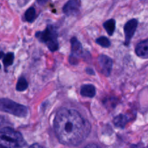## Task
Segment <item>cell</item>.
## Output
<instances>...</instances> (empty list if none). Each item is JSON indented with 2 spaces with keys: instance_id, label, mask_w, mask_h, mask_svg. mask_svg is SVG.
<instances>
[{
  "instance_id": "obj_1",
  "label": "cell",
  "mask_w": 148,
  "mask_h": 148,
  "mask_svg": "<svg viewBox=\"0 0 148 148\" xmlns=\"http://www.w3.org/2000/svg\"><path fill=\"white\" fill-rule=\"evenodd\" d=\"M55 133L62 144L77 146L88 136L90 123L79 112L63 107L56 113L53 120Z\"/></svg>"
},
{
  "instance_id": "obj_2",
  "label": "cell",
  "mask_w": 148,
  "mask_h": 148,
  "mask_svg": "<svg viewBox=\"0 0 148 148\" xmlns=\"http://www.w3.org/2000/svg\"><path fill=\"white\" fill-rule=\"evenodd\" d=\"M26 142L20 132L10 127L0 129V148H25Z\"/></svg>"
},
{
  "instance_id": "obj_3",
  "label": "cell",
  "mask_w": 148,
  "mask_h": 148,
  "mask_svg": "<svg viewBox=\"0 0 148 148\" xmlns=\"http://www.w3.org/2000/svg\"><path fill=\"white\" fill-rule=\"evenodd\" d=\"M36 36L40 41L43 42L51 52H55L59 49L58 43V32L53 26H48L43 31H38Z\"/></svg>"
},
{
  "instance_id": "obj_4",
  "label": "cell",
  "mask_w": 148,
  "mask_h": 148,
  "mask_svg": "<svg viewBox=\"0 0 148 148\" xmlns=\"http://www.w3.org/2000/svg\"><path fill=\"white\" fill-rule=\"evenodd\" d=\"M0 111L10 113L14 116L25 118L27 115V107L23 104H18L7 98L0 99Z\"/></svg>"
},
{
  "instance_id": "obj_5",
  "label": "cell",
  "mask_w": 148,
  "mask_h": 148,
  "mask_svg": "<svg viewBox=\"0 0 148 148\" xmlns=\"http://www.w3.org/2000/svg\"><path fill=\"white\" fill-rule=\"evenodd\" d=\"M71 51L72 54L69 57V62L71 64L75 65L77 62V58L82 53V44L75 37L72 38L71 39Z\"/></svg>"
},
{
  "instance_id": "obj_6",
  "label": "cell",
  "mask_w": 148,
  "mask_h": 148,
  "mask_svg": "<svg viewBox=\"0 0 148 148\" xmlns=\"http://www.w3.org/2000/svg\"><path fill=\"white\" fill-rule=\"evenodd\" d=\"M137 25H138V21L136 19H132L129 20L125 24L124 27V36H125V44L126 46H128L130 44L131 39H132L133 36L134 35L136 30H137Z\"/></svg>"
},
{
  "instance_id": "obj_7",
  "label": "cell",
  "mask_w": 148,
  "mask_h": 148,
  "mask_svg": "<svg viewBox=\"0 0 148 148\" xmlns=\"http://www.w3.org/2000/svg\"><path fill=\"white\" fill-rule=\"evenodd\" d=\"M98 62L102 69L103 73L107 76L110 75L113 67L112 59L105 55H101L98 57Z\"/></svg>"
},
{
  "instance_id": "obj_8",
  "label": "cell",
  "mask_w": 148,
  "mask_h": 148,
  "mask_svg": "<svg viewBox=\"0 0 148 148\" xmlns=\"http://www.w3.org/2000/svg\"><path fill=\"white\" fill-rule=\"evenodd\" d=\"M79 10V2L78 0H69L63 7V12L66 16L76 15Z\"/></svg>"
},
{
  "instance_id": "obj_9",
  "label": "cell",
  "mask_w": 148,
  "mask_h": 148,
  "mask_svg": "<svg viewBox=\"0 0 148 148\" xmlns=\"http://www.w3.org/2000/svg\"><path fill=\"white\" fill-rule=\"evenodd\" d=\"M135 52L137 56L147 59L148 57V40L143 41L137 45L135 49Z\"/></svg>"
},
{
  "instance_id": "obj_10",
  "label": "cell",
  "mask_w": 148,
  "mask_h": 148,
  "mask_svg": "<svg viewBox=\"0 0 148 148\" xmlns=\"http://www.w3.org/2000/svg\"><path fill=\"white\" fill-rule=\"evenodd\" d=\"M80 94L81 95L85 97H95V94H96V90H95V87L92 84H85L81 86L80 89Z\"/></svg>"
},
{
  "instance_id": "obj_11",
  "label": "cell",
  "mask_w": 148,
  "mask_h": 148,
  "mask_svg": "<svg viewBox=\"0 0 148 148\" xmlns=\"http://www.w3.org/2000/svg\"><path fill=\"white\" fill-rule=\"evenodd\" d=\"M130 120V118L127 115L120 114L114 118V123L116 126L120 128L125 127L126 125Z\"/></svg>"
},
{
  "instance_id": "obj_12",
  "label": "cell",
  "mask_w": 148,
  "mask_h": 148,
  "mask_svg": "<svg viewBox=\"0 0 148 148\" xmlns=\"http://www.w3.org/2000/svg\"><path fill=\"white\" fill-rule=\"evenodd\" d=\"M104 28L106 29L107 33L109 36H112L113 33L115 31L116 28V21L114 19H110L104 23L103 24Z\"/></svg>"
},
{
  "instance_id": "obj_13",
  "label": "cell",
  "mask_w": 148,
  "mask_h": 148,
  "mask_svg": "<svg viewBox=\"0 0 148 148\" xmlns=\"http://www.w3.org/2000/svg\"><path fill=\"white\" fill-rule=\"evenodd\" d=\"M27 86H28V84H27V81L25 79V78L23 76L20 77L17 83L16 89L19 91H23L27 89Z\"/></svg>"
},
{
  "instance_id": "obj_14",
  "label": "cell",
  "mask_w": 148,
  "mask_h": 148,
  "mask_svg": "<svg viewBox=\"0 0 148 148\" xmlns=\"http://www.w3.org/2000/svg\"><path fill=\"white\" fill-rule=\"evenodd\" d=\"M36 16V10H35L34 7H31L29 9H27V11L25 13V20H27L29 23H31L33 20H35Z\"/></svg>"
},
{
  "instance_id": "obj_15",
  "label": "cell",
  "mask_w": 148,
  "mask_h": 148,
  "mask_svg": "<svg viewBox=\"0 0 148 148\" xmlns=\"http://www.w3.org/2000/svg\"><path fill=\"white\" fill-rule=\"evenodd\" d=\"M14 58V55L12 52H9V53L6 54L4 56V59H3V63H4V68H7L10 65H12Z\"/></svg>"
},
{
  "instance_id": "obj_16",
  "label": "cell",
  "mask_w": 148,
  "mask_h": 148,
  "mask_svg": "<svg viewBox=\"0 0 148 148\" xmlns=\"http://www.w3.org/2000/svg\"><path fill=\"white\" fill-rule=\"evenodd\" d=\"M96 43L98 44H99L100 46H103V47H109L111 46V41H109V39H108L106 36H101V37L98 38L96 39Z\"/></svg>"
},
{
  "instance_id": "obj_17",
  "label": "cell",
  "mask_w": 148,
  "mask_h": 148,
  "mask_svg": "<svg viewBox=\"0 0 148 148\" xmlns=\"http://www.w3.org/2000/svg\"><path fill=\"white\" fill-rule=\"evenodd\" d=\"M84 148H101L98 145H95V144H89L87 146H85Z\"/></svg>"
},
{
  "instance_id": "obj_18",
  "label": "cell",
  "mask_w": 148,
  "mask_h": 148,
  "mask_svg": "<svg viewBox=\"0 0 148 148\" xmlns=\"http://www.w3.org/2000/svg\"><path fill=\"white\" fill-rule=\"evenodd\" d=\"M28 148H43V147L40 146V145H38V144H33V145H32L31 146L29 147Z\"/></svg>"
},
{
  "instance_id": "obj_19",
  "label": "cell",
  "mask_w": 148,
  "mask_h": 148,
  "mask_svg": "<svg viewBox=\"0 0 148 148\" xmlns=\"http://www.w3.org/2000/svg\"><path fill=\"white\" fill-rule=\"evenodd\" d=\"M86 71L88 74H90V75H94V74H95V73H94L93 70H92V68H88Z\"/></svg>"
},
{
  "instance_id": "obj_20",
  "label": "cell",
  "mask_w": 148,
  "mask_h": 148,
  "mask_svg": "<svg viewBox=\"0 0 148 148\" xmlns=\"http://www.w3.org/2000/svg\"><path fill=\"white\" fill-rule=\"evenodd\" d=\"M46 1H47V0H37V1H38V2L40 4H45V3L46 2Z\"/></svg>"
},
{
  "instance_id": "obj_21",
  "label": "cell",
  "mask_w": 148,
  "mask_h": 148,
  "mask_svg": "<svg viewBox=\"0 0 148 148\" xmlns=\"http://www.w3.org/2000/svg\"><path fill=\"white\" fill-rule=\"evenodd\" d=\"M4 52H0V59H1V57H4Z\"/></svg>"
},
{
  "instance_id": "obj_22",
  "label": "cell",
  "mask_w": 148,
  "mask_h": 148,
  "mask_svg": "<svg viewBox=\"0 0 148 148\" xmlns=\"http://www.w3.org/2000/svg\"><path fill=\"white\" fill-rule=\"evenodd\" d=\"M2 122H3V118L0 116V125H1V123H2Z\"/></svg>"
},
{
  "instance_id": "obj_23",
  "label": "cell",
  "mask_w": 148,
  "mask_h": 148,
  "mask_svg": "<svg viewBox=\"0 0 148 148\" xmlns=\"http://www.w3.org/2000/svg\"><path fill=\"white\" fill-rule=\"evenodd\" d=\"M0 68H1V65H0Z\"/></svg>"
}]
</instances>
